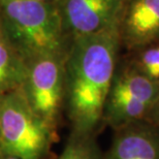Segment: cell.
Segmentation results:
<instances>
[{
  "instance_id": "cell-5",
  "label": "cell",
  "mask_w": 159,
  "mask_h": 159,
  "mask_svg": "<svg viewBox=\"0 0 159 159\" xmlns=\"http://www.w3.org/2000/svg\"><path fill=\"white\" fill-rule=\"evenodd\" d=\"M103 159H159V128L141 121L115 130Z\"/></svg>"
},
{
  "instance_id": "cell-10",
  "label": "cell",
  "mask_w": 159,
  "mask_h": 159,
  "mask_svg": "<svg viewBox=\"0 0 159 159\" xmlns=\"http://www.w3.org/2000/svg\"><path fill=\"white\" fill-rule=\"evenodd\" d=\"M58 159H103L94 142V135L71 132Z\"/></svg>"
},
{
  "instance_id": "cell-4",
  "label": "cell",
  "mask_w": 159,
  "mask_h": 159,
  "mask_svg": "<svg viewBox=\"0 0 159 159\" xmlns=\"http://www.w3.org/2000/svg\"><path fill=\"white\" fill-rule=\"evenodd\" d=\"M65 59V55H57L29 60L21 87L33 112L56 131L64 109Z\"/></svg>"
},
{
  "instance_id": "cell-1",
  "label": "cell",
  "mask_w": 159,
  "mask_h": 159,
  "mask_svg": "<svg viewBox=\"0 0 159 159\" xmlns=\"http://www.w3.org/2000/svg\"><path fill=\"white\" fill-rule=\"evenodd\" d=\"M117 37L113 30L81 35L65 59V101L71 132L94 135L115 78Z\"/></svg>"
},
{
  "instance_id": "cell-14",
  "label": "cell",
  "mask_w": 159,
  "mask_h": 159,
  "mask_svg": "<svg viewBox=\"0 0 159 159\" xmlns=\"http://www.w3.org/2000/svg\"><path fill=\"white\" fill-rule=\"evenodd\" d=\"M34 1H44V0H34Z\"/></svg>"
},
{
  "instance_id": "cell-6",
  "label": "cell",
  "mask_w": 159,
  "mask_h": 159,
  "mask_svg": "<svg viewBox=\"0 0 159 159\" xmlns=\"http://www.w3.org/2000/svg\"><path fill=\"white\" fill-rule=\"evenodd\" d=\"M119 0H67L65 17L79 35L107 29L118 9Z\"/></svg>"
},
{
  "instance_id": "cell-7",
  "label": "cell",
  "mask_w": 159,
  "mask_h": 159,
  "mask_svg": "<svg viewBox=\"0 0 159 159\" xmlns=\"http://www.w3.org/2000/svg\"><path fill=\"white\" fill-rule=\"evenodd\" d=\"M26 72L27 62L0 31V96L22 87Z\"/></svg>"
},
{
  "instance_id": "cell-11",
  "label": "cell",
  "mask_w": 159,
  "mask_h": 159,
  "mask_svg": "<svg viewBox=\"0 0 159 159\" xmlns=\"http://www.w3.org/2000/svg\"><path fill=\"white\" fill-rule=\"evenodd\" d=\"M142 66L148 78L153 81L159 79V48L148 50L143 55Z\"/></svg>"
},
{
  "instance_id": "cell-13",
  "label": "cell",
  "mask_w": 159,
  "mask_h": 159,
  "mask_svg": "<svg viewBox=\"0 0 159 159\" xmlns=\"http://www.w3.org/2000/svg\"><path fill=\"white\" fill-rule=\"evenodd\" d=\"M0 159H22L20 157L17 156H12V155H8V154H4L0 152Z\"/></svg>"
},
{
  "instance_id": "cell-2",
  "label": "cell",
  "mask_w": 159,
  "mask_h": 159,
  "mask_svg": "<svg viewBox=\"0 0 159 159\" xmlns=\"http://www.w3.org/2000/svg\"><path fill=\"white\" fill-rule=\"evenodd\" d=\"M5 37L25 61L64 55L61 20L44 1L0 0Z\"/></svg>"
},
{
  "instance_id": "cell-8",
  "label": "cell",
  "mask_w": 159,
  "mask_h": 159,
  "mask_svg": "<svg viewBox=\"0 0 159 159\" xmlns=\"http://www.w3.org/2000/svg\"><path fill=\"white\" fill-rule=\"evenodd\" d=\"M109 95L129 96L154 107L159 99V87L153 80L136 71H125L114 78Z\"/></svg>"
},
{
  "instance_id": "cell-3",
  "label": "cell",
  "mask_w": 159,
  "mask_h": 159,
  "mask_svg": "<svg viewBox=\"0 0 159 159\" xmlns=\"http://www.w3.org/2000/svg\"><path fill=\"white\" fill-rule=\"evenodd\" d=\"M58 131L30 107L22 88L0 96V152L22 159H54Z\"/></svg>"
},
{
  "instance_id": "cell-9",
  "label": "cell",
  "mask_w": 159,
  "mask_h": 159,
  "mask_svg": "<svg viewBox=\"0 0 159 159\" xmlns=\"http://www.w3.org/2000/svg\"><path fill=\"white\" fill-rule=\"evenodd\" d=\"M128 29L135 39H148L159 31V0H138L128 16Z\"/></svg>"
},
{
  "instance_id": "cell-12",
  "label": "cell",
  "mask_w": 159,
  "mask_h": 159,
  "mask_svg": "<svg viewBox=\"0 0 159 159\" xmlns=\"http://www.w3.org/2000/svg\"><path fill=\"white\" fill-rule=\"evenodd\" d=\"M148 117H151V124L159 128V99L152 107L151 112L149 113Z\"/></svg>"
}]
</instances>
